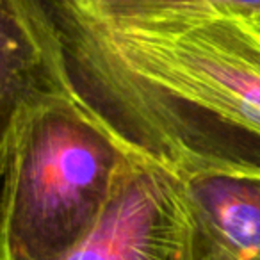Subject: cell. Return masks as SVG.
<instances>
[{
  "mask_svg": "<svg viewBox=\"0 0 260 260\" xmlns=\"http://www.w3.org/2000/svg\"><path fill=\"white\" fill-rule=\"evenodd\" d=\"M86 104L180 180L260 173V15L226 0H45Z\"/></svg>",
  "mask_w": 260,
  "mask_h": 260,
  "instance_id": "6da1fadb",
  "label": "cell"
},
{
  "mask_svg": "<svg viewBox=\"0 0 260 260\" xmlns=\"http://www.w3.org/2000/svg\"><path fill=\"white\" fill-rule=\"evenodd\" d=\"M0 260H54L94 226L138 159L80 93L2 116Z\"/></svg>",
  "mask_w": 260,
  "mask_h": 260,
  "instance_id": "7a4b0ae2",
  "label": "cell"
},
{
  "mask_svg": "<svg viewBox=\"0 0 260 260\" xmlns=\"http://www.w3.org/2000/svg\"><path fill=\"white\" fill-rule=\"evenodd\" d=\"M191 241L184 182L138 157L94 226L54 260H189Z\"/></svg>",
  "mask_w": 260,
  "mask_h": 260,
  "instance_id": "3957f363",
  "label": "cell"
},
{
  "mask_svg": "<svg viewBox=\"0 0 260 260\" xmlns=\"http://www.w3.org/2000/svg\"><path fill=\"white\" fill-rule=\"evenodd\" d=\"M2 116L29 100L75 94L64 41L45 0H2Z\"/></svg>",
  "mask_w": 260,
  "mask_h": 260,
  "instance_id": "277c9868",
  "label": "cell"
},
{
  "mask_svg": "<svg viewBox=\"0 0 260 260\" xmlns=\"http://www.w3.org/2000/svg\"><path fill=\"white\" fill-rule=\"evenodd\" d=\"M182 182L192 216L189 260H260V173Z\"/></svg>",
  "mask_w": 260,
  "mask_h": 260,
  "instance_id": "5b68a950",
  "label": "cell"
},
{
  "mask_svg": "<svg viewBox=\"0 0 260 260\" xmlns=\"http://www.w3.org/2000/svg\"><path fill=\"white\" fill-rule=\"evenodd\" d=\"M226 2H232V4H235V6H241V8L260 13V0H226Z\"/></svg>",
  "mask_w": 260,
  "mask_h": 260,
  "instance_id": "8992f818",
  "label": "cell"
},
{
  "mask_svg": "<svg viewBox=\"0 0 260 260\" xmlns=\"http://www.w3.org/2000/svg\"><path fill=\"white\" fill-rule=\"evenodd\" d=\"M258 15H260V13H258Z\"/></svg>",
  "mask_w": 260,
  "mask_h": 260,
  "instance_id": "52a82bcc",
  "label": "cell"
}]
</instances>
